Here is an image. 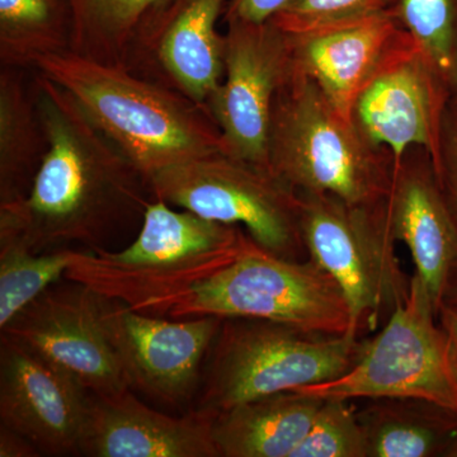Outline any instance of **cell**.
<instances>
[{
    "label": "cell",
    "instance_id": "24",
    "mask_svg": "<svg viewBox=\"0 0 457 457\" xmlns=\"http://www.w3.org/2000/svg\"><path fill=\"white\" fill-rule=\"evenodd\" d=\"M77 253L71 248L35 253L16 234L0 228V329L65 278Z\"/></svg>",
    "mask_w": 457,
    "mask_h": 457
},
{
    "label": "cell",
    "instance_id": "32",
    "mask_svg": "<svg viewBox=\"0 0 457 457\" xmlns=\"http://www.w3.org/2000/svg\"><path fill=\"white\" fill-rule=\"evenodd\" d=\"M442 305L450 306L457 311V263L451 272L449 281H447L446 290H445Z\"/></svg>",
    "mask_w": 457,
    "mask_h": 457
},
{
    "label": "cell",
    "instance_id": "20",
    "mask_svg": "<svg viewBox=\"0 0 457 457\" xmlns=\"http://www.w3.org/2000/svg\"><path fill=\"white\" fill-rule=\"evenodd\" d=\"M357 417L368 457H457V414L428 400L363 399Z\"/></svg>",
    "mask_w": 457,
    "mask_h": 457
},
{
    "label": "cell",
    "instance_id": "31",
    "mask_svg": "<svg viewBox=\"0 0 457 457\" xmlns=\"http://www.w3.org/2000/svg\"><path fill=\"white\" fill-rule=\"evenodd\" d=\"M438 321L449 336L457 368V311L450 306L442 305L440 312H438Z\"/></svg>",
    "mask_w": 457,
    "mask_h": 457
},
{
    "label": "cell",
    "instance_id": "19",
    "mask_svg": "<svg viewBox=\"0 0 457 457\" xmlns=\"http://www.w3.org/2000/svg\"><path fill=\"white\" fill-rule=\"evenodd\" d=\"M323 399L290 390L220 411L213 440L220 457H291L311 429Z\"/></svg>",
    "mask_w": 457,
    "mask_h": 457
},
{
    "label": "cell",
    "instance_id": "21",
    "mask_svg": "<svg viewBox=\"0 0 457 457\" xmlns=\"http://www.w3.org/2000/svg\"><path fill=\"white\" fill-rule=\"evenodd\" d=\"M64 2L71 17V50L128 69L141 42L173 0Z\"/></svg>",
    "mask_w": 457,
    "mask_h": 457
},
{
    "label": "cell",
    "instance_id": "2",
    "mask_svg": "<svg viewBox=\"0 0 457 457\" xmlns=\"http://www.w3.org/2000/svg\"><path fill=\"white\" fill-rule=\"evenodd\" d=\"M31 71L71 93L147 182L171 165L224 153L220 130L206 110L122 66L68 50L37 57Z\"/></svg>",
    "mask_w": 457,
    "mask_h": 457
},
{
    "label": "cell",
    "instance_id": "14",
    "mask_svg": "<svg viewBox=\"0 0 457 457\" xmlns=\"http://www.w3.org/2000/svg\"><path fill=\"white\" fill-rule=\"evenodd\" d=\"M451 96L449 84L414 47L361 92L352 123L370 145L389 150L395 164L411 147H423L435 167Z\"/></svg>",
    "mask_w": 457,
    "mask_h": 457
},
{
    "label": "cell",
    "instance_id": "10",
    "mask_svg": "<svg viewBox=\"0 0 457 457\" xmlns=\"http://www.w3.org/2000/svg\"><path fill=\"white\" fill-rule=\"evenodd\" d=\"M224 77L207 104L224 154L270 170L273 106L293 71L290 38L272 21H227Z\"/></svg>",
    "mask_w": 457,
    "mask_h": 457
},
{
    "label": "cell",
    "instance_id": "3",
    "mask_svg": "<svg viewBox=\"0 0 457 457\" xmlns=\"http://www.w3.org/2000/svg\"><path fill=\"white\" fill-rule=\"evenodd\" d=\"M251 240L242 227L150 201L132 245L120 252L78 251L65 278L153 315L164 303L233 263Z\"/></svg>",
    "mask_w": 457,
    "mask_h": 457
},
{
    "label": "cell",
    "instance_id": "27",
    "mask_svg": "<svg viewBox=\"0 0 457 457\" xmlns=\"http://www.w3.org/2000/svg\"><path fill=\"white\" fill-rule=\"evenodd\" d=\"M395 0H288L272 17L287 33L338 26L394 11Z\"/></svg>",
    "mask_w": 457,
    "mask_h": 457
},
{
    "label": "cell",
    "instance_id": "16",
    "mask_svg": "<svg viewBox=\"0 0 457 457\" xmlns=\"http://www.w3.org/2000/svg\"><path fill=\"white\" fill-rule=\"evenodd\" d=\"M225 5L227 0H173L129 71L177 90L209 112L207 104L224 77L225 35L218 21Z\"/></svg>",
    "mask_w": 457,
    "mask_h": 457
},
{
    "label": "cell",
    "instance_id": "25",
    "mask_svg": "<svg viewBox=\"0 0 457 457\" xmlns=\"http://www.w3.org/2000/svg\"><path fill=\"white\" fill-rule=\"evenodd\" d=\"M399 22L453 93L457 64V0H395Z\"/></svg>",
    "mask_w": 457,
    "mask_h": 457
},
{
    "label": "cell",
    "instance_id": "18",
    "mask_svg": "<svg viewBox=\"0 0 457 457\" xmlns=\"http://www.w3.org/2000/svg\"><path fill=\"white\" fill-rule=\"evenodd\" d=\"M219 413L196 408L180 417L147 407L131 389L90 394L82 456L220 457L213 440Z\"/></svg>",
    "mask_w": 457,
    "mask_h": 457
},
{
    "label": "cell",
    "instance_id": "29",
    "mask_svg": "<svg viewBox=\"0 0 457 457\" xmlns=\"http://www.w3.org/2000/svg\"><path fill=\"white\" fill-rule=\"evenodd\" d=\"M288 0H227L225 21L269 22Z\"/></svg>",
    "mask_w": 457,
    "mask_h": 457
},
{
    "label": "cell",
    "instance_id": "22",
    "mask_svg": "<svg viewBox=\"0 0 457 457\" xmlns=\"http://www.w3.org/2000/svg\"><path fill=\"white\" fill-rule=\"evenodd\" d=\"M21 71L0 73V204L29 195L47 150L33 84Z\"/></svg>",
    "mask_w": 457,
    "mask_h": 457
},
{
    "label": "cell",
    "instance_id": "28",
    "mask_svg": "<svg viewBox=\"0 0 457 457\" xmlns=\"http://www.w3.org/2000/svg\"><path fill=\"white\" fill-rule=\"evenodd\" d=\"M438 185L457 222V99H450L442 125L440 156L435 165Z\"/></svg>",
    "mask_w": 457,
    "mask_h": 457
},
{
    "label": "cell",
    "instance_id": "23",
    "mask_svg": "<svg viewBox=\"0 0 457 457\" xmlns=\"http://www.w3.org/2000/svg\"><path fill=\"white\" fill-rule=\"evenodd\" d=\"M64 0H0V60L4 68L31 69L37 57L71 50Z\"/></svg>",
    "mask_w": 457,
    "mask_h": 457
},
{
    "label": "cell",
    "instance_id": "33",
    "mask_svg": "<svg viewBox=\"0 0 457 457\" xmlns=\"http://www.w3.org/2000/svg\"><path fill=\"white\" fill-rule=\"evenodd\" d=\"M453 96L457 99V64H456V71H455V79H453Z\"/></svg>",
    "mask_w": 457,
    "mask_h": 457
},
{
    "label": "cell",
    "instance_id": "12",
    "mask_svg": "<svg viewBox=\"0 0 457 457\" xmlns=\"http://www.w3.org/2000/svg\"><path fill=\"white\" fill-rule=\"evenodd\" d=\"M68 282L36 297L2 328V335L71 375L93 395L130 389L102 324L99 295Z\"/></svg>",
    "mask_w": 457,
    "mask_h": 457
},
{
    "label": "cell",
    "instance_id": "11",
    "mask_svg": "<svg viewBox=\"0 0 457 457\" xmlns=\"http://www.w3.org/2000/svg\"><path fill=\"white\" fill-rule=\"evenodd\" d=\"M99 312L131 390L176 408L194 398L221 318L153 317L104 296Z\"/></svg>",
    "mask_w": 457,
    "mask_h": 457
},
{
    "label": "cell",
    "instance_id": "5",
    "mask_svg": "<svg viewBox=\"0 0 457 457\" xmlns=\"http://www.w3.org/2000/svg\"><path fill=\"white\" fill-rule=\"evenodd\" d=\"M368 341L350 335L306 332L255 318L222 319L200 385L198 408L227 409L341 378Z\"/></svg>",
    "mask_w": 457,
    "mask_h": 457
},
{
    "label": "cell",
    "instance_id": "7",
    "mask_svg": "<svg viewBox=\"0 0 457 457\" xmlns=\"http://www.w3.org/2000/svg\"><path fill=\"white\" fill-rule=\"evenodd\" d=\"M308 257L341 287L351 312V335L375 329L407 299L411 278L400 266L387 221V200L353 204L329 195L300 194Z\"/></svg>",
    "mask_w": 457,
    "mask_h": 457
},
{
    "label": "cell",
    "instance_id": "8",
    "mask_svg": "<svg viewBox=\"0 0 457 457\" xmlns=\"http://www.w3.org/2000/svg\"><path fill=\"white\" fill-rule=\"evenodd\" d=\"M147 185L154 200L242 227L270 253L287 260L308 258L302 197L269 170L216 153L165 168Z\"/></svg>",
    "mask_w": 457,
    "mask_h": 457
},
{
    "label": "cell",
    "instance_id": "6",
    "mask_svg": "<svg viewBox=\"0 0 457 457\" xmlns=\"http://www.w3.org/2000/svg\"><path fill=\"white\" fill-rule=\"evenodd\" d=\"M153 317L255 318L306 332L351 335V312L341 287L312 258L287 260L253 239L233 263L173 297Z\"/></svg>",
    "mask_w": 457,
    "mask_h": 457
},
{
    "label": "cell",
    "instance_id": "17",
    "mask_svg": "<svg viewBox=\"0 0 457 457\" xmlns=\"http://www.w3.org/2000/svg\"><path fill=\"white\" fill-rule=\"evenodd\" d=\"M386 206L394 239L407 246L414 275L438 314L457 263V222L442 195L431 155L423 147H411L394 165Z\"/></svg>",
    "mask_w": 457,
    "mask_h": 457
},
{
    "label": "cell",
    "instance_id": "15",
    "mask_svg": "<svg viewBox=\"0 0 457 457\" xmlns=\"http://www.w3.org/2000/svg\"><path fill=\"white\" fill-rule=\"evenodd\" d=\"M287 35L294 71L311 78L350 121L361 92L385 68L417 47L394 11Z\"/></svg>",
    "mask_w": 457,
    "mask_h": 457
},
{
    "label": "cell",
    "instance_id": "1",
    "mask_svg": "<svg viewBox=\"0 0 457 457\" xmlns=\"http://www.w3.org/2000/svg\"><path fill=\"white\" fill-rule=\"evenodd\" d=\"M32 84L47 150L29 195L0 204V228L35 253L71 245L106 249L143 219L152 196L147 180L71 93L37 71Z\"/></svg>",
    "mask_w": 457,
    "mask_h": 457
},
{
    "label": "cell",
    "instance_id": "30",
    "mask_svg": "<svg viewBox=\"0 0 457 457\" xmlns=\"http://www.w3.org/2000/svg\"><path fill=\"white\" fill-rule=\"evenodd\" d=\"M35 456H41V453L31 441L21 433L0 425V457Z\"/></svg>",
    "mask_w": 457,
    "mask_h": 457
},
{
    "label": "cell",
    "instance_id": "13",
    "mask_svg": "<svg viewBox=\"0 0 457 457\" xmlns=\"http://www.w3.org/2000/svg\"><path fill=\"white\" fill-rule=\"evenodd\" d=\"M90 393L71 375L2 335L0 425L32 442L41 456H82Z\"/></svg>",
    "mask_w": 457,
    "mask_h": 457
},
{
    "label": "cell",
    "instance_id": "26",
    "mask_svg": "<svg viewBox=\"0 0 457 457\" xmlns=\"http://www.w3.org/2000/svg\"><path fill=\"white\" fill-rule=\"evenodd\" d=\"M291 457H368L354 403L323 399L311 429Z\"/></svg>",
    "mask_w": 457,
    "mask_h": 457
},
{
    "label": "cell",
    "instance_id": "4",
    "mask_svg": "<svg viewBox=\"0 0 457 457\" xmlns=\"http://www.w3.org/2000/svg\"><path fill=\"white\" fill-rule=\"evenodd\" d=\"M392 153L370 145L311 78L294 69L273 106L270 170L297 194L329 195L348 204L387 200Z\"/></svg>",
    "mask_w": 457,
    "mask_h": 457
},
{
    "label": "cell",
    "instance_id": "9",
    "mask_svg": "<svg viewBox=\"0 0 457 457\" xmlns=\"http://www.w3.org/2000/svg\"><path fill=\"white\" fill-rule=\"evenodd\" d=\"M320 399L403 396L428 400L457 414V368L449 336L416 275L407 299L396 306L350 371L327 383L299 387Z\"/></svg>",
    "mask_w": 457,
    "mask_h": 457
}]
</instances>
